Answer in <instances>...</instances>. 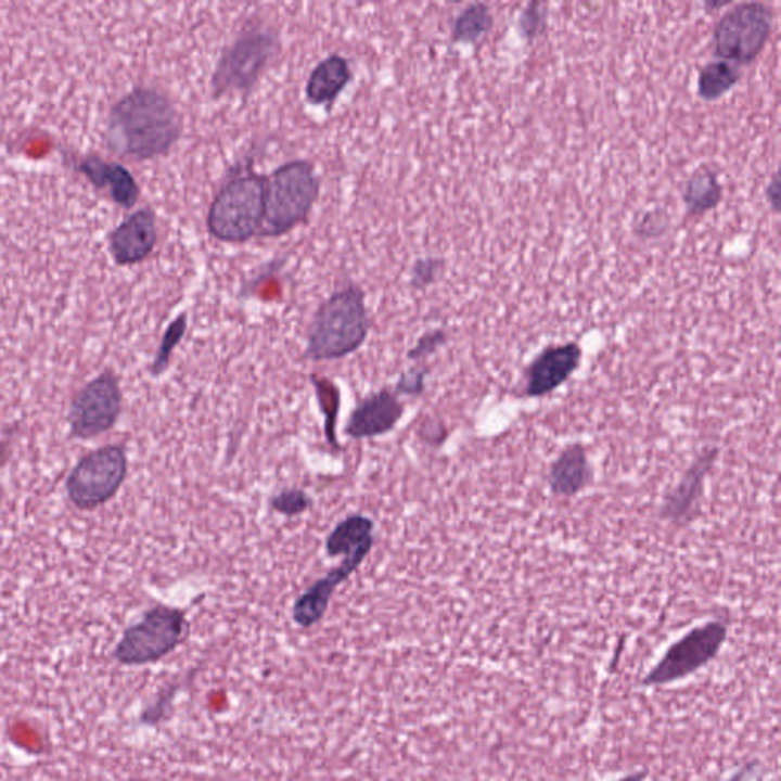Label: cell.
<instances>
[{"mask_svg":"<svg viewBox=\"0 0 781 781\" xmlns=\"http://www.w3.org/2000/svg\"><path fill=\"white\" fill-rule=\"evenodd\" d=\"M730 5V2H707L704 3L705 10L707 11H715L724 9V7Z\"/></svg>","mask_w":781,"mask_h":781,"instance_id":"obj_30","label":"cell"},{"mask_svg":"<svg viewBox=\"0 0 781 781\" xmlns=\"http://www.w3.org/2000/svg\"><path fill=\"white\" fill-rule=\"evenodd\" d=\"M353 78L350 62L340 54H332L311 71L306 82V98L311 106H333L334 101L347 89Z\"/></svg>","mask_w":781,"mask_h":781,"instance_id":"obj_15","label":"cell"},{"mask_svg":"<svg viewBox=\"0 0 781 781\" xmlns=\"http://www.w3.org/2000/svg\"><path fill=\"white\" fill-rule=\"evenodd\" d=\"M280 51L281 39L276 28L268 25L246 26L221 51L212 78L213 97L232 93L249 95Z\"/></svg>","mask_w":781,"mask_h":781,"instance_id":"obj_6","label":"cell"},{"mask_svg":"<svg viewBox=\"0 0 781 781\" xmlns=\"http://www.w3.org/2000/svg\"><path fill=\"white\" fill-rule=\"evenodd\" d=\"M80 168L95 185L107 187L116 204L124 208H133L137 205L141 190L133 175L123 165L106 163L101 157H89L82 161Z\"/></svg>","mask_w":781,"mask_h":781,"instance_id":"obj_17","label":"cell"},{"mask_svg":"<svg viewBox=\"0 0 781 781\" xmlns=\"http://www.w3.org/2000/svg\"><path fill=\"white\" fill-rule=\"evenodd\" d=\"M187 329L188 319L185 313L179 315V317L167 327L159 348H157L155 360H153L152 367H150V373H152V375L159 377V375H163L165 371H167L168 366H170L172 353H175L176 347H178L183 336H185Z\"/></svg>","mask_w":781,"mask_h":781,"instance_id":"obj_22","label":"cell"},{"mask_svg":"<svg viewBox=\"0 0 781 781\" xmlns=\"http://www.w3.org/2000/svg\"><path fill=\"white\" fill-rule=\"evenodd\" d=\"M741 80V71L727 62H713L702 67L697 77V93L702 100L717 101Z\"/></svg>","mask_w":781,"mask_h":781,"instance_id":"obj_20","label":"cell"},{"mask_svg":"<svg viewBox=\"0 0 781 781\" xmlns=\"http://www.w3.org/2000/svg\"><path fill=\"white\" fill-rule=\"evenodd\" d=\"M772 26L773 11L766 3H739L715 26V54L731 65H750L764 52L771 39Z\"/></svg>","mask_w":781,"mask_h":781,"instance_id":"obj_9","label":"cell"},{"mask_svg":"<svg viewBox=\"0 0 781 781\" xmlns=\"http://www.w3.org/2000/svg\"><path fill=\"white\" fill-rule=\"evenodd\" d=\"M405 405L393 389L383 388L360 400L353 409L345 434L353 439L382 437L399 424Z\"/></svg>","mask_w":781,"mask_h":781,"instance_id":"obj_12","label":"cell"},{"mask_svg":"<svg viewBox=\"0 0 781 781\" xmlns=\"http://www.w3.org/2000/svg\"><path fill=\"white\" fill-rule=\"evenodd\" d=\"M129 458L123 445H107L82 457L67 475L65 490L75 509L93 512L116 497L126 483Z\"/></svg>","mask_w":781,"mask_h":781,"instance_id":"obj_8","label":"cell"},{"mask_svg":"<svg viewBox=\"0 0 781 781\" xmlns=\"http://www.w3.org/2000/svg\"><path fill=\"white\" fill-rule=\"evenodd\" d=\"M123 412V388L114 370H104L77 390L67 424L75 439H93L114 430Z\"/></svg>","mask_w":781,"mask_h":781,"instance_id":"obj_10","label":"cell"},{"mask_svg":"<svg viewBox=\"0 0 781 781\" xmlns=\"http://www.w3.org/2000/svg\"><path fill=\"white\" fill-rule=\"evenodd\" d=\"M187 630L185 612L179 607L156 604L124 630L112 652V658L126 667L157 663L182 643Z\"/></svg>","mask_w":781,"mask_h":781,"instance_id":"obj_7","label":"cell"},{"mask_svg":"<svg viewBox=\"0 0 781 781\" xmlns=\"http://www.w3.org/2000/svg\"><path fill=\"white\" fill-rule=\"evenodd\" d=\"M266 176L253 164L234 171L214 195L206 228L217 242L242 244L260 235L265 220Z\"/></svg>","mask_w":781,"mask_h":781,"instance_id":"obj_4","label":"cell"},{"mask_svg":"<svg viewBox=\"0 0 781 781\" xmlns=\"http://www.w3.org/2000/svg\"><path fill=\"white\" fill-rule=\"evenodd\" d=\"M645 773L644 772H638V773H630V776L625 777V779L619 781H644Z\"/></svg>","mask_w":781,"mask_h":781,"instance_id":"obj_31","label":"cell"},{"mask_svg":"<svg viewBox=\"0 0 781 781\" xmlns=\"http://www.w3.org/2000/svg\"><path fill=\"white\" fill-rule=\"evenodd\" d=\"M717 449L705 450L704 453L686 472L678 486L671 490L663 505V517L671 522H682L692 512L704 488V479L715 464Z\"/></svg>","mask_w":781,"mask_h":781,"instance_id":"obj_16","label":"cell"},{"mask_svg":"<svg viewBox=\"0 0 781 781\" xmlns=\"http://www.w3.org/2000/svg\"><path fill=\"white\" fill-rule=\"evenodd\" d=\"M111 254L119 266L144 261L155 251L157 220L152 208L138 209L127 217L108 236Z\"/></svg>","mask_w":781,"mask_h":781,"instance_id":"obj_14","label":"cell"},{"mask_svg":"<svg viewBox=\"0 0 781 781\" xmlns=\"http://www.w3.org/2000/svg\"><path fill=\"white\" fill-rule=\"evenodd\" d=\"M182 130V115L167 93L135 88L111 108L106 138L116 155L146 161L170 152Z\"/></svg>","mask_w":781,"mask_h":781,"instance_id":"obj_1","label":"cell"},{"mask_svg":"<svg viewBox=\"0 0 781 781\" xmlns=\"http://www.w3.org/2000/svg\"><path fill=\"white\" fill-rule=\"evenodd\" d=\"M448 341V334L445 330H432V332L424 333L414 347L408 353V358L411 360H420L426 358L438 350L439 347L446 344Z\"/></svg>","mask_w":781,"mask_h":781,"instance_id":"obj_27","label":"cell"},{"mask_svg":"<svg viewBox=\"0 0 781 781\" xmlns=\"http://www.w3.org/2000/svg\"><path fill=\"white\" fill-rule=\"evenodd\" d=\"M547 26V11L542 2H529L522 11L517 28L521 36L527 41H533L543 33Z\"/></svg>","mask_w":781,"mask_h":781,"instance_id":"obj_24","label":"cell"},{"mask_svg":"<svg viewBox=\"0 0 781 781\" xmlns=\"http://www.w3.org/2000/svg\"><path fill=\"white\" fill-rule=\"evenodd\" d=\"M374 546V522L366 514H350L330 532L325 551L330 558L344 555V561L325 577L309 586L292 607L293 622L302 627L318 625L325 617L334 592L366 562Z\"/></svg>","mask_w":781,"mask_h":781,"instance_id":"obj_2","label":"cell"},{"mask_svg":"<svg viewBox=\"0 0 781 781\" xmlns=\"http://www.w3.org/2000/svg\"><path fill=\"white\" fill-rule=\"evenodd\" d=\"M581 356L584 353L576 342L551 345L540 351L527 368L525 394L528 397H543L553 393L577 370Z\"/></svg>","mask_w":781,"mask_h":781,"instance_id":"obj_13","label":"cell"},{"mask_svg":"<svg viewBox=\"0 0 781 781\" xmlns=\"http://www.w3.org/2000/svg\"><path fill=\"white\" fill-rule=\"evenodd\" d=\"M269 505L283 516L295 517L309 512L313 501L302 488H285L270 498Z\"/></svg>","mask_w":781,"mask_h":781,"instance_id":"obj_23","label":"cell"},{"mask_svg":"<svg viewBox=\"0 0 781 781\" xmlns=\"http://www.w3.org/2000/svg\"><path fill=\"white\" fill-rule=\"evenodd\" d=\"M724 188L712 168H700L683 187L682 201L690 216L700 217L713 212L722 201Z\"/></svg>","mask_w":781,"mask_h":781,"instance_id":"obj_19","label":"cell"},{"mask_svg":"<svg viewBox=\"0 0 781 781\" xmlns=\"http://www.w3.org/2000/svg\"><path fill=\"white\" fill-rule=\"evenodd\" d=\"M766 199H768L769 205H771L773 213L780 212V175L773 172L772 180L769 185L766 187Z\"/></svg>","mask_w":781,"mask_h":781,"instance_id":"obj_29","label":"cell"},{"mask_svg":"<svg viewBox=\"0 0 781 781\" xmlns=\"http://www.w3.org/2000/svg\"><path fill=\"white\" fill-rule=\"evenodd\" d=\"M370 329L366 293L359 285H345L332 293L313 315L304 358L311 362L347 358L366 344Z\"/></svg>","mask_w":781,"mask_h":781,"instance_id":"obj_3","label":"cell"},{"mask_svg":"<svg viewBox=\"0 0 781 781\" xmlns=\"http://www.w3.org/2000/svg\"><path fill=\"white\" fill-rule=\"evenodd\" d=\"M668 228H670V217L666 209L655 208L644 213L643 217L637 221L633 234L643 240L658 239L666 234Z\"/></svg>","mask_w":781,"mask_h":781,"instance_id":"obj_25","label":"cell"},{"mask_svg":"<svg viewBox=\"0 0 781 781\" xmlns=\"http://www.w3.org/2000/svg\"><path fill=\"white\" fill-rule=\"evenodd\" d=\"M445 268V261L437 257L420 258L412 266L409 284L414 289H424L434 284Z\"/></svg>","mask_w":781,"mask_h":781,"instance_id":"obj_26","label":"cell"},{"mask_svg":"<svg viewBox=\"0 0 781 781\" xmlns=\"http://www.w3.org/2000/svg\"><path fill=\"white\" fill-rule=\"evenodd\" d=\"M727 637L728 627L722 622H709L694 627L668 648L651 674L645 676L644 686H666L693 675L716 658Z\"/></svg>","mask_w":781,"mask_h":781,"instance_id":"obj_11","label":"cell"},{"mask_svg":"<svg viewBox=\"0 0 781 781\" xmlns=\"http://www.w3.org/2000/svg\"><path fill=\"white\" fill-rule=\"evenodd\" d=\"M591 478V468L581 445L568 446L563 450L548 473V484L558 497H574L588 486Z\"/></svg>","mask_w":781,"mask_h":781,"instance_id":"obj_18","label":"cell"},{"mask_svg":"<svg viewBox=\"0 0 781 781\" xmlns=\"http://www.w3.org/2000/svg\"><path fill=\"white\" fill-rule=\"evenodd\" d=\"M321 183L310 161H289L266 176L265 220L258 236H283L309 220Z\"/></svg>","mask_w":781,"mask_h":781,"instance_id":"obj_5","label":"cell"},{"mask_svg":"<svg viewBox=\"0 0 781 781\" xmlns=\"http://www.w3.org/2000/svg\"><path fill=\"white\" fill-rule=\"evenodd\" d=\"M426 370L422 368H414V370L408 371L407 374L401 375L399 383H397L396 393L408 394V396H420L424 389V379H426Z\"/></svg>","mask_w":781,"mask_h":781,"instance_id":"obj_28","label":"cell"},{"mask_svg":"<svg viewBox=\"0 0 781 781\" xmlns=\"http://www.w3.org/2000/svg\"><path fill=\"white\" fill-rule=\"evenodd\" d=\"M494 26V13L486 3H473L461 11L460 16L453 22V43L475 44Z\"/></svg>","mask_w":781,"mask_h":781,"instance_id":"obj_21","label":"cell"}]
</instances>
